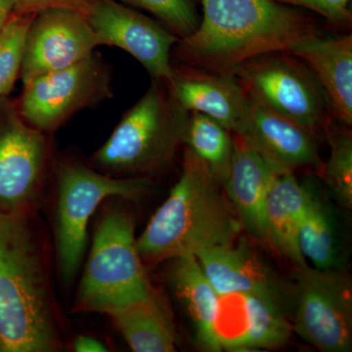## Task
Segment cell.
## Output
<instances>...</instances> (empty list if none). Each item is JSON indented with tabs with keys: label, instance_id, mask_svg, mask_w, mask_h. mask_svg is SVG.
<instances>
[{
	"label": "cell",
	"instance_id": "6da1fadb",
	"mask_svg": "<svg viewBox=\"0 0 352 352\" xmlns=\"http://www.w3.org/2000/svg\"><path fill=\"white\" fill-rule=\"evenodd\" d=\"M203 20L178 41L179 65L232 74L264 53L289 51L321 34L316 21L275 0H201Z\"/></svg>",
	"mask_w": 352,
	"mask_h": 352
},
{
	"label": "cell",
	"instance_id": "7a4b0ae2",
	"mask_svg": "<svg viewBox=\"0 0 352 352\" xmlns=\"http://www.w3.org/2000/svg\"><path fill=\"white\" fill-rule=\"evenodd\" d=\"M32 215L0 212V352L63 347L47 259Z\"/></svg>",
	"mask_w": 352,
	"mask_h": 352
},
{
	"label": "cell",
	"instance_id": "3957f363",
	"mask_svg": "<svg viewBox=\"0 0 352 352\" xmlns=\"http://www.w3.org/2000/svg\"><path fill=\"white\" fill-rule=\"evenodd\" d=\"M242 230L219 178L185 147L179 179L136 244L142 261L160 263L232 245Z\"/></svg>",
	"mask_w": 352,
	"mask_h": 352
},
{
	"label": "cell",
	"instance_id": "277c9868",
	"mask_svg": "<svg viewBox=\"0 0 352 352\" xmlns=\"http://www.w3.org/2000/svg\"><path fill=\"white\" fill-rule=\"evenodd\" d=\"M187 116L166 82L153 80L105 144L95 152L94 163L108 173L131 177L159 170L182 144Z\"/></svg>",
	"mask_w": 352,
	"mask_h": 352
},
{
	"label": "cell",
	"instance_id": "5b68a950",
	"mask_svg": "<svg viewBox=\"0 0 352 352\" xmlns=\"http://www.w3.org/2000/svg\"><path fill=\"white\" fill-rule=\"evenodd\" d=\"M142 263L131 215L109 208L95 230L73 311L107 315L149 296L154 289Z\"/></svg>",
	"mask_w": 352,
	"mask_h": 352
},
{
	"label": "cell",
	"instance_id": "8992f818",
	"mask_svg": "<svg viewBox=\"0 0 352 352\" xmlns=\"http://www.w3.org/2000/svg\"><path fill=\"white\" fill-rule=\"evenodd\" d=\"M145 177H112L83 164L62 162L57 170L55 243L60 275L69 284L87 248L90 217L106 199L135 200L149 188Z\"/></svg>",
	"mask_w": 352,
	"mask_h": 352
},
{
	"label": "cell",
	"instance_id": "52a82bcc",
	"mask_svg": "<svg viewBox=\"0 0 352 352\" xmlns=\"http://www.w3.org/2000/svg\"><path fill=\"white\" fill-rule=\"evenodd\" d=\"M248 96L314 133L332 118L327 97L311 69L289 51L264 53L234 72Z\"/></svg>",
	"mask_w": 352,
	"mask_h": 352
},
{
	"label": "cell",
	"instance_id": "ba28073f",
	"mask_svg": "<svg viewBox=\"0 0 352 352\" xmlns=\"http://www.w3.org/2000/svg\"><path fill=\"white\" fill-rule=\"evenodd\" d=\"M293 331L323 352L352 347V284L340 270L298 267Z\"/></svg>",
	"mask_w": 352,
	"mask_h": 352
},
{
	"label": "cell",
	"instance_id": "9c48e42d",
	"mask_svg": "<svg viewBox=\"0 0 352 352\" xmlns=\"http://www.w3.org/2000/svg\"><path fill=\"white\" fill-rule=\"evenodd\" d=\"M48 164L43 131L0 97V212L32 214L41 200Z\"/></svg>",
	"mask_w": 352,
	"mask_h": 352
},
{
	"label": "cell",
	"instance_id": "30bf717a",
	"mask_svg": "<svg viewBox=\"0 0 352 352\" xmlns=\"http://www.w3.org/2000/svg\"><path fill=\"white\" fill-rule=\"evenodd\" d=\"M110 88L108 72L92 54L80 63L30 83L18 110L34 129L54 131L78 111L111 97Z\"/></svg>",
	"mask_w": 352,
	"mask_h": 352
},
{
	"label": "cell",
	"instance_id": "8fae6325",
	"mask_svg": "<svg viewBox=\"0 0 352 352\" xmlns=\"http://www.w3.org/2000/svg\"><path fill=\"white\" fill-rule=\"evenodd\" d=\"M87 18L99 45L126 51L154 80L173 78L170 52L179 39L168 29L115 0H91Z\"/></svg>",
	"mask_w": 352,
	"mask_h": 352
},
{
	"label": "cell",
	"instance_id": "7c38bea8",
	"mask_svg": "<svg viewBox=\"0 0 352 352\" xmlns=\"http://www.w3.org/2000/svg\"><path fill=\"white\" fill-rule=\"evenodd\" d=\"M99 46L87 16L69 9H48L34 16L23 57L24 87L39 76L61 71L94 54Z\"/></svg>",
	"mask_w": 352,
	"mask_h": 352
},
{
	"label": "cell",
	"instance_id": "4fadbf2b",
	"mask_svg": "<svg viewBox=\"0 0 352 352\" xmlns=\"http://www.w3.org/2000/svg\"><path fill=\"white\" fill-rule=\"evenodd\" d=\"M195 256L219 296H258L287 314L293 310L294 289L287 286L245 243L204 250Z\"/></svg>",
	"mask_w": 352,
	"mask_h": 352
},
{
	"label": "cell",
	"instance_id": "5bb4252c",
	"mask_svg": "<svg viewBox=\"0 0 352 352\" xmlns=\"http://www.w3.org/2000/svg\"><path fill=\"white\" fill-rule=\"evenodd\" d=\"M176 103L187 113H203L234 134L244 135L251 117L249 97L232 74L212 73L193 67H173L166 82Z\"/></svg>",
	"mask_w": 352,
	"mask_h": 352
},
{
	"label": "cell",
	"instance_id": "9a60e30c",
	"mask_svg": "<svg viewBox=\"0 0 352 352\" xmlns=\"http://www.w3.org/2000/svg\"><path fill=\"white\" fill-rule=\"evenodd\" d=\"M232 134V161L222 186L243 229L254 239L267 244L266 201L280 170L266 162L244 136Z\"/></svg>",
	"mask_w": 352,
	"mask_h": 352
},
{
	"label": "cell",
	"instance_id": "2e32d148",
	"mask_svg": "<svg viewBox=\"0 0 352 352\" xmlns=\"http://www.w3.org/2000/svg\"><path fill=\"white\" fill-rule=\"evenodd\" d=\"M249 100L251 117L242 136L266 162L279 170L294 173L302 168L321 170L323 164L314 133L261 102L251 97Z\"/></svg>",
	"mask_w": 352,
	"mask_h": 352
},
{
	"label": "cell",
	"instance_id": "e0dca14e",
	"mask_svg": "<svg viewBox=\"0 0 352 352\" xmlns=\"http://www.w3.org/2000/svg\"><path fill=\"white\" fill-rule=\"evenodd\" d=\"M302 60L324 92L331 113L344 126L352 124V34L324 38L312 36L289 51Z\"/></svg>",
	"mask_w": 352,
	"mask_h": 352
},
{
	"label": "cell",
	"instance_id": "ac0fdd59",
	"mask_svg": "<svg viewBox=\"0 0 352 352\" xmlns=\"http://www.w3.org/2000/svg\"><path fill=\"white\" fill-rule=\"evenodd\" d=\"M307 199L308 185L298 183L293 171L280 170L266 201V242L296 268L307 265L298 247Z\"/></svg>",
	"mask_w": 352,
	"mask_h": 352
},
{
	"label": "cell",
	"instance_id": "d6986e66",
	"mask_svg": "<svg viewBox=\"0 0 352 352\" xmlns=\"http://www.w3.org/2000/svg\"><path fill=\"white\" fill-rule=\"evenodd\" d=\"M170 282L186 307L196 331L197 342L207 351H220L215 333L219 295L208 281L195 256L173 259Z\"/></svg>",
	"mask_w": 352,
	"mask_h": 352
},
{
	"label": "cell",
	"instance_id": "ffe728a7",
	"mask_svg": "<svg viewBox=\"0 0 352 352\" xmlns=\"http://www.w3.org/2000/svg\"><path fill=\"white\" fill-rule=\"evenodd\" d=\"M135 352L176 351L175 327L164 303L153 291L142 300L107 314Z\"/></svg>",
	"mask_w": 352,
	"mask_h": 352
},
{
	"label": "cell",
	"instance_id": "44dd1931",
	"mask_svg": "<svg viewBox=\"0 0 352 352\" xmlns=\"http://www.w3.org/2000/svg\"><path fill=\"white\" fill-rule=\"evenodd\" d=\"M307 185V208L298 232L300 251L317 270H342L344 254L339 223L327 201Z\"/></svg>",
	"mask_w": 352,
	"mask_h": 352
},
{
	"label": "cell",
	"instance_id": "7402d4cb",
	"mask_svg": "<svg viewBox=\"0 0 352 352\" xmlns=\"http://www.w3.org/2000/svg\"><path fill=\"white\" fill-rule=\"evenodd\" d=\"M182 143L208 164L222 184L232 161V132L208 116L191 112L187 116Z\"/></svg>",
	"mask_w": 352,
	"mask_h": 352
},
{
	"label": "cell",
	"instance_id": "603a6c76",
	"mask_svg": "<svg viewBox=\"0 0 352 352\" xmlns=\"http://www.w3.org/2000/svg\"><path fill=\"white\" fill-rule=\"evenodd\" d=\"M327 131L330 157L321 168L326 185L336 200L344 208L352 207V138L351 132L340 129L330 118L324 127Z\"/></svg>",
	"mask_w": 352,
	"mask_h": 352
},
{
	"label": "cell",
	"instance_id": "cb8c5ba5",
	"mask_svg": "<svg viewBox=\"0 0 352 352\" xmlns=\"http://www.w3.org/2000/svg\"><path fill=\"white\" fill-rule=\"evenodd\" d=\"M36 14H16L0 32V97L7 96L22 68L25 39Z\"/></svg>",
	"mask_w": 352,
	"mask_h": 352
},
{
	"label": "cell",
	"instance_id": "d4e9b609",
	"mask_svg": "<svg viewBox=\"0 0 352 352\" xmlns=\"http://www.w3.org/2000/svg\"><path fill=\"white\" fill-rule=\"evenodd\" d=\"M157 18L178 39L196 31L200 21L191 0H124Z\"/></svg>",
	"mask_w": 352,
	"mask_h": 352
},
{
	"label": "cell",
	"instance_id": "484cf974",
	"mask_svg": "<svg viewBox=\"0 0 352 352\" xmlns=\"http://www.w3.org/2000/svg\"><path fill=\"white\" fill-rule=\"evenodd\" d=\"M292 7H300L319 14L333 25H351L352 15L349 9L351 0H275Z\"/></svg>",
	"mask_w": 352,
	"mask_h": 352
},
{
	"label": "cell",
	"instance_id": "4316f807",
	"mask_svg": "<svg viewBox=\"0 0 352 352\" xmlns=\"http://www.w3.org/2000/svg\"><path fill=\"white\" fill-rule=\"evenodd\" d=\"M91 0H14L13 13L38 14L48 9L62 8L87 16Z\"/></svg>",
	"mask_w": 352,
	"mask_h": 352
},
{
	"label": "cell",
	"instance_id": "83f0119b",
	"mask_svg": "<svg viewBox=\"0 0 352 352\" xmlns=\"http://www.w3.org/2000/svg\"><path fill=\"white\" fill-rule=\"evenodd\" d=\"M74 351L76 352H103L108 351L107 346L98 340L88 336H80L76 338L73 344Z\"/></svg>",
	"mask_w": 352,
	"mask_h": 352
},
{
	"label": "cell",
	"instance_id": "f1b7e54d",
	"mask_svg": "<svg viewBox=\"0 0 352 352\" xmlns=\"http://www.w3.org/2000/svg\"><path fill=\"white\" fill-rule=\"evenodd\" d=\"M14 10V0H0V32L8 22Z\"/></svg>",
	"mask_w": 352,
	"mask_h": 352
}]
</instances>
